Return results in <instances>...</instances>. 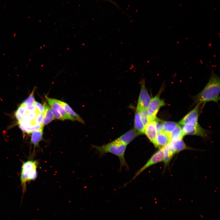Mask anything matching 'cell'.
<instances>
[{"label": "cell", "mask_w": 220, "mask_h": 220, "mask_svg": "<svg viewBox=\"0 0 220 220\" xmlns=\"http://www.w3.org/2000/svg\"><path fill=\"white\" fill-rule=\"evenodd\" d=\"M15 116L19 122L22 120L23 118V116L20 115L16 112H15Z\"/></svg>", "instance_id": "obj_30"}, {"label": "cell", "mask_w": 220, "mask_h": 220, "mask_svg": "<svg viewBox=\"0 0 220 220\" xmlns=\"http://www.w3.org/2000/svg\"><path fill=\"white\" fill-rule=\"evenodd\" d=\"M170 142V136L163 131L158 133L156 139V148L164 147Z\"/></svg>", "instance_id": "obj_12"}, {"label": "cell", "mask_w": 220, "mask_h": 220, "mask_svg": "<svg viewBox=\"0 0 220 220\" xmlns=\"http://www.w3.org/2000/svg\"><path fill=\"white\" fill-rule=\"evenodd\" d=\"M170 143L175 151L176 153L184 150L189 149V148L185 144L183 139L174 141H170Z\"/></svg>", "instance_id": "obj_19"}, {"label": "cell", "mask_w": 220, "mask_h": 220, "mask_svg": "<svg viewBox=\"0 0 220 220\" xmlns=\"http://www.w3.org/2000/svg\"><path fill=\"white\" fill-rule=\"evenodd\" d=\"M185 135H194L205 137L207 133L199 123L196 124H186L182 125L181 127Z\"/></svg>", "instance_id": "obj_7"}, {"label": "cell", "mask_w": 220, "mask_h": 220, "mask_svg": "<svg viewBox=\"0 0 220 220\" xmlns=\"http://www.w3.org/2000/svg\"><path fill=\"white\" fill-rule=\"evenodd\" d=\"M43 118V115L40 113H38L36 117L33 121V123L35 124H42Z\"/></svg>", "instance_id": "obj_26"}, {"label": "cell", "mask_w": 220, "mask_h": 220, "mask_svg": "<svg viewBox=\"0 0 220 220\" xmlns=\"http://www.w3.org/2000/svg\"><path fill=\"white\" fill-rule=\"evenodd\" d=\"M140 135L141 134L134 128H133L116 139L127 145Z\"/></svg>", "instance_id": "obj_11"}, {"label": "cell", "mask_w": 220, "mask_h": 220, "mask_svg": "<svg viewBox=\"0 0 220 220\" xmlns=\"http://www.w3.org/2000/svg\"><path fill=\"white\" fill-rule=\"evenodd\" d=\"M163 160L165 165L168 164L171 159L176 153L170 143L163 147Z\"/></svg>", "instance_id": "obj_14"}, {"label": "cell", "mask_w": 220, "mask_h": 220, "mask_svg": "<svg viewBox=\"0 0 220 220\" xmlns=\"http://www.w3.org/2000/svg\"><path fill=\"white\" fill-rule=\"evenodd\" d=\"M184 136L181 127L178 124L170 135V141L183 139Z\"/></svg>", "instance_id": "obj_18"}, {"label": "cell", "mask_w": 220, "mask_h": 220, "mask_svg": "<svg viewBox=\"0 0 220 220\" xmlns=\"http://www.w3.org/2000/svg\"><path fill=\"white\" fill-rule=\"evenodd\" d=\"M155 121L157 133L163 131V121L157 117L155 119Z\"/></svg>", "instance_id": "obj_25"}, {"label": "cell", "mask_w": 220, "mask_h": 220, "mask_svg": "<svg viewBox=\"0 0 220 220\" xmlns=\"http://www.w3.org/2000/svg\"><path fill=\"white\" fill-rule=\"evenodd\" d=\"M16 112L23 117L27 113L24 105L22 103L20 105Z\"/></svg>", "instance_id": "obj_27"}, {"label": "cell", "mask_w": 220, "mask_h": 220, "mask_svg": "<svg viewBox=\"0 0 220 220\" xmlns=\"http://www.w3.org/2000/svg\"><path fill=\"white\" fill-rule=\"evenodd\" d=\"M42 127H44L42 124H32L24 127L25 129L26 133L29 134L32 133L35 130L40 129Z\"/></svg>", "instance_id": "obj_21"}, {"label": "cell", "mask_w": 220, "mask_h": 220, "mask_svg": "<svg viewBox=\"0 0 220 220\" xmlns=\"http://www.w3.org/2000/svg\"><path fill=\"white\" fill-rule=\"evenodd\" d=\"M220 88L219 77L212 71L207 83L195 97V102L197 104L211 101L217 102L220 99Z\"/></svg>", "instance_id": "obj_1"}, {"label": "cell", "mask_w": 220, "mask_h": 220, "mask_svg": "<svg viewBox=\"0 0 220 220\" xmlns=\"http://www.w3.org/2000/svg\"><path fill=\"white\" fill-rule=\"evenodd\" d=\"M201 104H197L191 111L185 116L178 122L179 125L186 124H196L198 122V114Z\"/></svg>", "instance_id": "obj_8"}, {"label": "cell", "mask_w": 220, "mask_h": 220, "mask_svg": "<svg viewBox=\"0 0 220 220\" xmlns=\"http://www.w3.org/2000/svg\"><path fill=\"white\" fill-rule=\"evenodd\" d=\"M38 164L37 161L30 160L23 163L20 176L23 196L26 191L27 183L35 180L37 177Z\"/></svg>", "instance_id": "obj_3"}, {"label": "cell", "mask_w": 220, "mask_h": 220, "mask_svg": "<svg viewBox=\"0 0 220 220\" xmlns=\"http://www.w3.org/2000/svg\"><path fill=\"white\" fill-rule=\"evenodd\" d=\"M45 98L56 119L64 120L59 112L60 104L57 101V99L50 98L46 95Z\"/></svg>", "instance_id": "obj_10"}, {"label": "cell", "mask_w": 220, "mask_h": 220, "mask_svg": "<svg viewBox=\"0 0 220 220\" xmlns=\"http://www.w3.org/2000/svg\"><path fill=\"white\" fill-rule=\"evenodd\" d=\"M138 111L139 112L142 121L145 127L149 122L147 110L142 109Z\"/></svg>", "instance_id": "obj_23"}, {"label": "cell", "mask_w": 220, "mask_h": 220, "mask_svg": "<svg viewBox=\"0 0 220 220\" xmlns=\"http://www.w3.org/2000/svg\"><path fill=\"white\" fill-rule=\"evenodd\" d=\"M43 105L44 108V112L42 125L44 126L49 123L56 118L48 104L44 101Z\"/></svg>", "instance_id": "obj_13"}, {"label": "cell", "mask_w": 220, "mask_h": 220, "mask_svg": "<svg viewBox=\"0 0 220 220\" xmlns=\"http://www.w3.org/2000/svg\"><path fill=\"white\" fill-rule=\"evenodd\" d=\"M155 119L149 122L145 127L144 134L156 147L157 132L156 127Z\"/></svg>", "instance_id": "obj_9"}, {"label": "cell", "mask_w": 220, "mask_h": 220, "mask_svg": "<svg viewBox=\"0 0 220 220\" xmlns=\"http://www.w3.org/2000/svg\"><path fill=\"white\" fill-rule=\"evenodd\" d=\"M127 145L117 139L101 146H93L100 156L107 153H112L118 157L120 162V169L125 167L127 169L129 167L125 158V154Z\"/></svg>", "instance_id": "obj_2"}, {"label": "cell", "mask_w": 220, "mask_h": 220, "mask_svg": "<svg viewBox=\"0 0 220 220\" xmlns=\"http://www.w3.org/2000/svg\"><path fill=\"white\" fill-rule=\"evenodd\" d=\"M28 112H34L38 110L34 104H29L24 105Z\"/></svg>", "instance_id": "obj_28"}, {"label": "cell", "mask_w": 220, "mask_h": 220, "mask_svg": "<svg viewBox=\"0 0 220 220\" xmlns=\"http://www.w3.org/2000/svg\"><path fill=\"white\" fill-rule=\"evenodd\" d=\"M141 90L136 108V110L138 111L142 109L147 110L151 99L145 87V81L144 79H141Z\"/></svg>", "instance_id": "obj_5"}, {"label": "cell", "mask_w": 220, "mask_h": 220, "mask_svg": "<svg viewBox=\"0 0 220 220\" xmlns=\"http://www.w3.org/2000/svg\"><path fill=\"white\" fill-rule=\"evenodd\" d=\"M18 124L20 129L22 130V132L24 133H26V130L24 127L20 124Z\"/></svg>", "instance_id": "obj_31"}, {"label": "cell", "mask_w": 220, "mask_h": 220, "mask_svg": "<svg viewBox=\"0 0 220 220\" xmlns=\"http://www.w3.org/2000/svg\"><path fill=\"white\" fill-rule=\"evenodd\" d=\"M178 125V123L170 121H163V131L169 136Z\"/></svg>", "instance_id": "obj_20"}, {"label": "cell", "mask_w": 220, "mask_h": 220, "mask_svg": "<svg viewBox=\"0 0 220 220\" xmlns=\"http://www.w3.org/2000/svg\"><path fill=\"white\" fill-rule=\"evenodd\" d=\"M43 128L42 127L31 133V143L35 148L38 146L39 143L42 139Z\"/></svg>", "instance_id": "obj_15"}, {"label": "cell", "mask_w": 220, "mask_h": 220, "mask_svg": "<svg viewBox=\"0 0 220 220\" xmlns=\"http://www.w3.org/2000/svg\"><path fill=\"white\" fill-rule=\"evenodd\" d=\"M163 147L160 148L150 157L146 163L136 173L131 181L134 179L143 171L154 164L163 161Z\"/></svg>", "instance_id": "obj_6"}, {"label": "cell", "mask_w": 220, "mask_h": 220, "mask_svg": "<svg viewBox=\"0 0 220 220\" xmlns=\"http://www.w3.org/2000/svg\"><path fill=\"white\" fill-rule=\"evenodd\" d=\"M145 128L139 112L136 110L134 116V128L141 135L144 134Z\"/></svg>", "instance_id": "obj_17"}, {"label": "cell", "mask_w": 220, "mask_h": 220, "mask_svg": "<svg viewBox=\"0 0 220 220\" xmlns=\"http://www.w3.org/2000/svg\"><path fill=\"white\" fill-rule=\"evenodd\" d=\"M57 101L65 109L67 112L75 120H76L80 122L84 123V122L81 117L75 112L72 108L67 104L63 101L57 99Z\"/></svg>", "instance_id": "obj_16"}, {"label": "cell", "mask_w": 220, "mask_h": 220, "mask_svg": "<svg viewBox=\"0 0 220 220\" xmlns=\"http://www.w3.org/2000/svg\"><path fill=\"white\" fill-rule=\"evenodd\" d=\"M39 112L38 110L34 112H28L24 116L23 120L33 121L36 117Z\"/></svg>", "instance_id": "obj_22"}, {"label": "cell", "mask_w": 220, "mask_h": 220, "mask_svg": "<svg viewBox=\"0 0 220 220\" xmlns=\"http://www.w3.org/2000/svg\"><path fill=\"white\" fill-rule=\"evenodd\" d=\"M163 88L162 87L158 94L151 99L147 109L149 121L154 120L156 118V115L160 109L165 105L164 101L160 98V95Z\"/></svg>", "instance_id": "obj_4"}, {"label": "cell", "mask_w": 220, "mask_h": 220, "mask_svg": "<svg viewBox=\"0 0 220 220\" xmlns=\"http://www.w3.org/2000/svg\"><path fill=\"white\" fill-rule=\"evenodd\" d=\"M35 89V88L34 89L28 97L22 103L24 105H25L29 104H34L35 101L34 97Z\"/></svg>", "instance_id": "obj_24"}, {"label": "cell", "mask_w": 220, "mask_h": 220, "mask_svg": "<svg viewBox=\"0 0 220 220\" xmlns=\"http://www.w3.org/2000/svg\"><path fill=\"white\" fill-rule=\"evenodd\" d=\"M34 104L39 112L43 114L44 108L43 105L36 101L34 102Z\"/></svg>", "instance_id": "obj_29"}]
</instances>
